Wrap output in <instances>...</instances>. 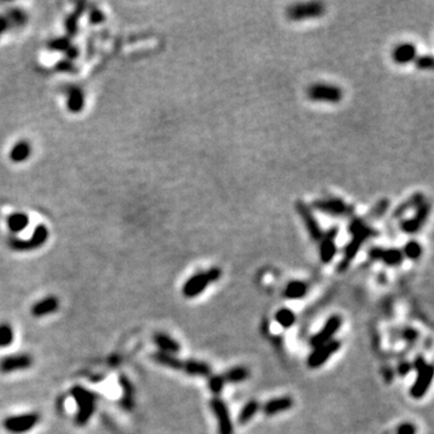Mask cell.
Here are the masks:
<instances>
[{
	"label": "cell",
	"instance_id": "f1b7e54d",
	"mask_svg": "<svg viewBox=\"0 0 434 434\" xmlns=\"http://www.w3.org/2000/svg\"><path fill=\"white\" fill-rule=\"evenodd\" d=\"M30 152H31L30 145H29L27 141H19V143L14 145L12 150H11L10 158L12 162L18 163V162L25 161V159L30 156Z\"/></svg>",
	"mask_w": 434,
	"mask_h": 434
},
{
	"label": "cell",
	"instance_id": "e0dca14e",
	"mask_svg": "<svg viewBox=\"0 0 434 434\" xmlns=\"http://www.w3.org/2000/svg\"><path fill=\"white\" fill-rule=\"evenodd\" d=\"M369 257L374 260H381L387 265H398L403 262V252L398 248L372 247L369 250Z\"/></svg>",
	"mask_w": 434,
	"mask_h": 434
},
{
	"label": "cell",
	"instance_id": "4dcf8cb0",
	"mask_svg": "<svg viewBox=\"0 0 434 434\" xmlns=\"http://www.w3.org/2000/svg\"><path fill=\"white\" fill-rule=\"evenodd\" d=\"M28 223H29V218L27 215H24V214L16 213L7 217V227L8 229L13 231V233H18V231H22L23 229H25Z\"/></svg>",
	"mask_w": 434,
	"mask_h": 434
},
{
	"label": "cell",
	"instance_id": "3957f363",
	"mask_svg": "<svg viewBox=\"0 0 434 434\" xmlns=\"http://www.w3.org/2000/svg\"><path fill=\"white\" fill-rule=\"evenodd\" d=\"M222 271L219 268H211L207 271H202L187 280L182 287V293L187 298H195L205 291L210 283L216 282L221 277Z\"/></svg>",
	"mask_w": 434,
	"mask_h": 434
},
{
	"label": "cell",
	"instance_id": "e575fe53",
	"mask_svg": "<svg viewBox=\"0 0 434 434\" xmlns=\"http://www.w3.org/2000/svg\"><path fill=\"white\" fill-rule=\"evenodd\" d=\"M13 329L8 323H0V347H6L13 343Z\"/></svg>",
	"mask_w": 434,
	"mask_h": 434
},
{
	"label": "cell",
	"instance_id": "484cf974",
	"mask_svg": "<svg viewBox=\"0 0 434 434\" xmlns=\"http://www.w3.org/2000/svg\"><path fill=\"white\" fill-rule=\"evenodd\" d=\"M185 373L190 375H201V376H209L211 374L210 366L205 362L196 361V360H188L184 362Z\"/></svg>",
	"mask_w": 434,
	"mask_h": 434
},
{
	"label": "cell",
	"instance_id": "60d3db41",
	"mask_svg": "<svg viewBox=\"0 0 434 434\" xmlns=\"http://www.w3.org/2000/svg\"><path fill=\"white\" fill-rule=\"evenodd\" d=\"M89 21H91L92 24H99V23L104 22V14L103 12H100L98 8H95L91 12V16H89Z\"/></svg>",
	"mask_w": 434,
	"mask_h": 434
},
{
	"label": "cell",
	"instance_id": "4316f807",
	"mask_svg": "<svg viewBox=\"0 0 434 434\" xmlns=\"http://www.w3.org/2000/svg\"><path fill=\"white\" fill-rule=\"evenodd\" d=\"M222 379H223L224 384H236L245 381L246 379H248L250 376V372L245 367H235V368H231L221 374Z\"/></svg>",
	"mask_w": 434,
	"mask_h": 434
},
{
	"label": "cell",
	"instance_id": "f35d334b",
	"mask_svg": "<svg viewBox=\"0 0 434 434\" xmlns=\"http://www.w3.org/2000/svg\"><path fill=\"white\" fill-rule=\"evenodd\" d=\"M415 64L420 70H431L433 68V58L432 56H420L415 58Z\"/></svg>",
	"mask_w": 434,
	"mask_h": 434
},
{
	"label": "cell",
	"instance_id": "f546056e",
	"mask_svg": "<svg viewBox=\"0 0 434 434\" xmlns=\"http://www.w3.org/2000/svg\"><path fill=\"white\" fill-rule=\"evenodd\" d=\"M390 208V201L389 199H381V201H379L374 207L370 209L368 213H367L366 216H363V218L366 219L367 222H372L375 221V219L380 218V217H383L385 214L387 213V210H389Z\"/></svg>",
	"mask_w": 434,
	"mask_h": 434
},
{
	"label": "cell",
	"instance_id": "ba28073f",
	"mask_svg": "<svg viewBox=\"0 0 434 434\" xmlns=\"http://www.w3.org/2000/svg\"><path fill=\"white\" fill-rule=\"evenodd\" d=\"M309 99L322 103H339L343 99V91L338 86L328 83H314L308 89Z\"/></svg>",
	"mask_w": 434,
	"mask_h": 434
},
{
	"label": "cell",
	"instance_id": "8fae6325",
	"mask_svg": "<svg viewBox=\"0 0 434 434\" xmlns=\"http://www.w3.org/2000/svg\"><path fill=\"white\" fill-rule=\"evenodd\" d=\"M210 405L213 412L215 413L217 424H218V434H233V422H231L229 412L224 402L221 398L215 397L211 399Z\"/></svg>",
	"mask_w": 434,
	"mask_h": 434
},
{
	"label": "cell",
	"instance_id": "5b68a950",
	"mask_svg": "<svg viewBox=\"0 0 434 434\" xmlns=\"http://www.w3.org/2000/svg\"><path fill=\"white\" fill-rule=\"evenodd\" d=\"M312 208L333 217H347L354 215L355 213V208L352 205L347 204L338 197L317 199L312 203Z\"/></svg>",
	"mask_w": 434,
	"mask_h": 434
},
{
	"label": "cell",
	"instance_id": "ac0fdd59",
	"mask_svg": "<svg viewBox=\"0 0 434 434\" xmlns=\"http://www.w3.org/2000/svg\"><path fill=\"white\" fill-rule=\"evenodd\" d=\"M58 308H59V300H58V298L54 296H48L42 298L41 300L34 304L31 306L30 312L34 317H42L46 316V315L56 312Z\"/></svg>",
	"mask_w": 434,
	"mask_h": 434
},
{
	"label": "cell",
	"instance_id": "7c38bea8",
	"mask_svg": "<svg viewBox=\"0 0 434 434\" xmlns=\"http://www.w3.org/2000/svg\"><path fill=\"white\" fill-rule=\"evenodd\" d=\"M296 209L298 215L302 217L304 224H305L306 229H308L309 235L311 236L315 241H320L323 235V231L321 229L320 224H318L317 219L315 218L314 214L311 213L310 208L302 201H298L296 203Z\"/></svg>",
	"mask_w": 434,
	"mask_h": 434
},
{
	"label": "cell",
	"instance_id": "7402d4cb",
	"mask_svg": "<svg viewBox=\"0 0 434 434\" xmlns=\"http://www.w3.org/2000/svg\"><path fill=\"white\" fill-rule=\"evenodd\" d=\"M153 341L161 349V351L166 352V354L175 355L181 349L180 344L175 339H173L170 335L166 334V333H156L155 337H153Z\"/></svg>",
	"mask_w": 434,
	"mask_h": 434
},
{
	"label": "cell",
	"instance_id": "d6a6232c",
	"mask_svg": "<svg viewBox=\"0 0 434 434\" xmlns=\"http://www.w3.org/2000/svg\"><path fill=\"white\" fill-rule=\"evenodd\" d=\"M275 320L283 328H289V327L293 325L294 321H296V315L293 314V311L289 310V309L283 308L276 312Z\"/></svg>",
	"mask_w": 434,
	"mask_h": 434
},
{
	"label": "cell",
	"instance_id": "9a60e30c",
	"mask_svg": "<svg viewBox=\"0 0 434 434\" xmlns=\"http://www.w3.org/2000/svg\"><path fill=\"white\" fill-rule=\"evenodd\" d=\"M341 322H343L341 317L338 316V315H333V316L329 317L325 323V326L322 327V329L311 338V346L317 347L333 340L334 334L339 331V328L341 327Z\"/></svg>",
	"mask_w": 434,
	"mask_h": 434
},
{
	"label": "cell",
	"instance_id": "4fadbf2b",
	"mask_svg": "<svg viewBox=\"0 0 434 434\" xmlns=\"http://www.w3.org/2000/svg\"><path fill=\"white\" fill-rule=\"evenodd\" d=\"M431 211V204L427 201H425L421 205L416 209L415 215L412 218H408L405 221L401 222V229L402 231L408 234H415L421 229L422 225L426 222L428 215Z\"/></svg>",
	"mask_w": 434,
	"mask_h": 434
},
{
	"label": "cell",
	"instance_id": "bcb514c9",
	"mask_svg": "<svg viewBox=\"0 0 434 434\" xmlns=\"http://www.w3.org/2000/svg\"><path fill=\"white\" fill-rule=\"evenodd\" d=\"M410 370V364L409 363H403L401 364V367H399V372H401L402 375L407 374V373H409Z\"/></svg>",
	"mask_w": 434,
	"mask_h": 434
},
{
	"label": "cell",
	"instance_id": "8992f818",
	"mask_svg": "<svg viewBox=\"0 0 434 434\" xmlns=\"http://www.w3.org/2000/svg\"><path fill=\"white\" fill-rule=\"evenodd\" d=\"M326 8L322 2L310 1V2H300L294 4L287 7L286 16L291 21H304L306 18H316L321 17L325 13Z\"/></svg>",
	"mask_w": 434,
	"mask_h": 434
},
{
	"label": "cell",
	"instance_id": "7bdbcfd3",
	"mask_svg": "<svg viewBox=\"0 0 434 434\" xmlns=\"http://www.w3.org/2000/svg\"><path fill=\"white\" fill-rule=\"evenodd\" d=\"M75 66L71 64L70 62H68V60H62V62H59L57 64V69L59 71H69V72H72V71H75Z\"/></svg>",
	"mask_w": 434,
	"mask_h": 434
},
{
	"label": "cell",
	"instance_id": "52a82bcc",
	"mask_svg": "<svg viewBox=\"0 0 434 434\" xmlns=\"http://www.w3.org/2000/svg\"><path fill=\"white\" fill-rule=\"evenodd\" d=\"M40 421V415L37 413H28L22 415L8 416L2 422V426L8 433L23 434L33 430Z\"/></svg>",
	"mask_w": 434,
	"mask_h": 434
},
{
	"label": "cell",
	"instance_id": "b9f144b4",
	"mask_svg": "<svg viewBox=\"0 0 434 434\" xmlns=\"http://www.w3.org/2000/svg\"><path fill=\"white\" fill-rule=\"evenodd\" d=\"M415 433H416V428L413 424H410V422L403 424L398 428V434H415Z\"/></svg>",
	"mask_w": 434,
	"mask_h": 434
},
{
	"label": "cell",
	"instance_id": "5bb4252c",
	"mask_svg": "<svg viewBox=\"0 0 434 434\" xmlns=\"http://www.w3.org/2000/svg\"><path fill=\"white\" fill-rule=\"evenodd\" d=\"M33 364V357L28 354H17L5 356L0 360V372L7 374V373L18 372V370L29 369Z\"/></svg>",
	"mask_w": 434,
	"mask_h": 434
},
{
	"label": "cell",
	"instance_id": "ee69618b",
	"mask_svg": "<svg viewBox=\"0 0 434 434\" xmlns=\"http://www.w3.org/2000/svg\"><path fill=\"white\" fill-rule=\"evenodd\" d=\"M416 337H418V332L414 331V329H410V328L405 329V332H404V339L414 341V340L418 339V338H416Z\"/></svg>",
	"mask_w": 434,
	"mask_h": 434
},
{
	"label": "cell",
	"instance_id": "74e56055",
	"mask_svg": "<svg viewBox=\"0 0 434 434\" xmlns=\"http://www.w3.org/2000/svg\"><path fill=\"white\" fill-rule=\"evenodd\" d=\"M224 381L222 379L221 375H213L209 378V389L213 393L218 395L224 387Z\"/></svg>",
	"mask_w": 434,
	"mask_h": 434
},
{
	"label": "cell",
	"instance_id": "277c9868",
	"mask_svg": "<svg viewBox=\"0 0 434 434\" xmlns=\"http://www.w3.org/2000/svg\"><path fill=\"white\" fill-rule=\"evenodd\" d=\"M414 366H415V369L418 370V378H416V381L412 386L410 395H412L413 398L420 399L424 397L425 393L430 389L431 383H432L433 367L428 364L421 356L416 357Z\"/></svg>",
	"mask_w": 434,
	"mask_h": 434
},
{
	"label": "cell",
	"instance_id": "ffe728a7",
	"mask_svg": "<svg viewBox=\"0 0 434 434\" xmlns=\"http://www.w3.org/2000/svg\"><path fill=\"white\" fill-rule=\"evenodd\" d=\"M293 407V399L291 397H280L274 398L267 402L263 405V413L268 416H273L275 414H279L286 410L291 409Z\"/></svg>",
	"mask_w": 434,
	"mask_h": 434
},
{
	"label": "cell",
	"instance_id": "44dd1931",
	"mask_svg": "<svg viewBox=\"0 0 434 434\" xmlns=\"http://www.w3.org/2000/svg\"><path fill=\"white\" fill-rule=\"evenodd\" d=\"M120 384L121 386H122V391H123L122 399H121V407H122L124 410H127V412H130V410H133V408H134L135 405L134 386H133V384L130 383V380L126 375L120 376Z\"/></svg>",
	"mask_w": 434,
	"mask_h": 434
},
{
	"label": "cell",
	"instance_id": "836d02e7",
	"mask_svg": "<svg viewBox=\"0 0 434 434\" xmlns=\"http://www.w3.org/2000/svg\"><path fill=\"white\" fill-rule=\"evenodd\" d=\"M82 11H83V2H80L79 8H76V11H75L71 16H69L68 18H66L65 27H66V31H68V34L70 36H74L75 34L77 33V21H79Z\"/></svg>",
	"mask_w": 434,
	"mask_h": 434
},
{
	"label": "cell",
	"instance_id": "1f68e13d",
	"mask_svg": "<svg viewBox=\"0 0 434 434\" xmlns=\"http://www.w3.org/2000/svg\"><path fill=\"white\" fill-rule=\"evenodd\" d=\"M259 410V403L257 401H250L244 405L241 410H240L238 421L240 425L247 424L250 420L253 419V416L256 415L257 412Z\"/></svg>",
	"mask_w": 434,
	"mask_h": 434
},
{
	"label": "cell",
	"instance_id": "7a4b0ae2",
	"mask_svg": "<svg viewBox=\"0 0 434 434\" xmlns=\"http://www.w3.org/2000/svg\"><path fill=\"white\" fill-rule=\"evenodd\" d=\"M71 397L76 402L77 414L75 418V424L82 427L91 420L97 409L98 396L92 391L85 389L82 386H74L70 390Z\"/></svg>",
	"mask_w": 434,
	"mask_h": 434
},
{
	"label": "cell",
	"instance_id": "f6af8a7d",
	"mask_svg": "<svg viewBox=\"0 0 434 434\" xmlns=\"http://www.w3.org/2000/svg\"><path fill=\"white\" fill-rule=\"evenodd\" d=\"M7 27H8L7 18H5V17H0V35L6 30Z\"/></svg>",
	"mask_w": 434,
	"mask_h": 434
},
{
	"label": "cell",
	"instance_id": "cb8c5ba5",
	"mask_svg": "<svg viewBox=\"0 0 434 434\" xmlns=\"http://www.w3.org/2000/svg\"><path fill=\"white\" fill-rule=\"evenodd\" d=\"M152 358L157 362L158 364L167 367V368H170L174 370H182V368H184V361H181L180 358L175 357L174 355L158 351L152 355Z\"/></svg>",
	"mask_w": 434,
	"mask_h": 434
},
{
	"label": "cell",
	"instance_id": "ab89813d",
	"mask_svg": "<svg viewBox=\"0 0 434 434\" xmlns=\"http://www.w3.org/2000/svg\"><path fill=\"white\" fill-rule=\"evenodd\" d=\"M8 18H10V22L13 23L14 25H22L24 24L25 21H27V17H25L24 12H22L21 10L11 11Z\"/></svg>",
	"mask_w": 434,
	"mask_h": 434
},
{
	"label": "cell",
	"instance_id": "d6986e66",
	"mask_svg": "<svg viewBox=\"0 0 434 434\" xmlns=\"http://www.w3.org/2000/svg\"><path fill=\"white\" fill-rule=\"evenodd\" d=\"M393 62L397 64H408L416 58V47L410 42L398 45L392 52Z\"/></svg>",
	"mask_w": 434,
	"mask_h": 434
},
{
	"label": "cell",
	"instance_id": "30bf717a",
	"mask_svg": "<svg viewBox=\"0 0 434 434\" xmlns=\"http://www.w3.org/2000/svg\"><path fill=\"white\" fill-rule=\"evenodd\" d=\"M48 238V230L45 225L40 224L34 229L33 235L30 239L27 240H19L13 239L10 241V247L14 251H30L34 248L40 247L45 244V241Z\"/></svg>",
	"mask_w": 434,
	"mask_h": 434
},
{
	"label": "cell",
	"instance_id": "d590c367",
	"mask_svg": "<svg viewBox=\"0 0 434 434\" xmlns=\"http://www.w3.org/2000/svg\"><path fill=\"white\" fill-rule=\"evenodd\" d=\"M403 256H407L410 259H418L422 254V246L416 240H410L403 248Z\"/></svg>",
	"mask_w": 434,
	"mask_h": 434
},
{
	"label": "cell",
	"instance_id": "83f0119b",
	"mask_svg": "<svg viewBox=\"0 0 434 434\" xmlns=\"http://www.w3.org/2000/svg\"><path fill=\"white\" fill-rule=\"evenodd\" d=\"M306 292H308V285L305 282L292 281L286 286L283 294L287 299H299L305 296Z\"/></svg>",
	"mask_w": 434,
	"mask_h": 434
},
{
	"label": "cell",
	"instance_id": "8d00e7d4",
	"mask_svg": "<svg viewBox=\"0 0 434 434\" xmlns=\"http://www.w3.org/2000/svg\"><path fill=\"white\" fill-rule=\"evenodd\" d=\"M48 46H50L51 50L63 51L66 53V52L69 51V48L71 47V43L69 41V39H66V37H60V39L52 40V41L48 43Z\"/></svg>",
	"mask_w": 434,
	"mask_h": 434
},
{
	"label": "cell",
	"instance_id": "603a6c76",
	"mask_svg": "<svg viewBox=\"0 0 434 434\" xmlns=\"http://www.w3.org/2000/svg\"><path fill=\"white\" fill-rule=\"evenodd\" d=\"M425 201H426V197L424 196V193L421 192L414 193V195L410 196L407 201L402 203V204H399L398 207L396 208L395 213H393V217H395V218H398V217L403 216L407 211L418 209L420 205H421Z\"/></svg>",
	"mask_w": 434,
	"mask_h": 434
},
{
	"label": "cell",
	"instance_id": "6da1fadb",
	"mask_svg": "<svg viewBox=\"0 0 434 434\" xmlns=\"http://www.w3.org/2000/svg\"><path fill=\"white\" fill-rule=\"evenodd\" d=\"M349 231L351 233L352 239L346 245L345 251H344L343 260H341V263L339 264V269L341 271L349 267L351 260L355 258L356 254L358 253L362 245H363V242L367 239L378 235V230L374 229L363 217H355V218H352L349 224Z\"/></svg>",
	"mask_w": 434,
	"mask_h": 434
},
{
	"label": "cell",
	"instance_id": "9c48e42d",
	"mask_svg": "<svg viewBox=\"0 0 434 434\" xmlns=\"http://www.w3.org/2000/svg\"><path fill=\"white\" fill-rule=\"evenodd\" d=\"M340 346L341 343L339 340L333 339L323 345L315 347L314 351L308 357V366L312 369L320 368L322 364H325L331 358L332 355H334L340 349Z\"/></svg>",
	"mask_w": 434,
	"mask_h": 434
},
{
	"label": "cell",
	"instance_id": "d4e9b609",
	"mask_svg": "<svg viewBox=\"0 0 434 434\" xmlns=\"http://www.w3.org/2000/svg\"><path fill=\"white\" fill-rule=\"evenodd\" d=\"M85 105V98L79 87L71 86L68 89V109L71 112H80Z\"/></svg>",
	"mask_w": 434,
	"mask_h": 434
},
{
	"label": "cell",
	"instance_id": "2e32d148",
	"mask_svg": "<svg viewBox=\"0 0 434 434\" xmlns=\"http://www.w3.org/2000/svg\"><path fill=\"white\" fill-rule=\"evenodd\" d=\"M339 233V228L333 227L326 233H323L322 238L320 240V257L323 263L332 262L337 253V246H335V238Z\"/></svg>",
	"mask_w": 434,
	"mask_h": 434
}]
</instances>
